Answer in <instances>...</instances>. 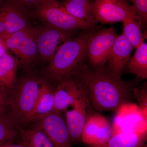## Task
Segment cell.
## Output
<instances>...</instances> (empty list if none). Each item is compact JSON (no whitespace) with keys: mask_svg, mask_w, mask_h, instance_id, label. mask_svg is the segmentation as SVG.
<instances>
[{"mask_svg":"<svg viewBox=\"0 0 147 147\" xmlns=\"http://www.w3.org/2000/svg\"><path fill=\"white\" fill-rule=\"evenodd\" d=\"M83 85L95 111H117L130 102L137 86L136 79L124 81L114 76L106 65L93 68L85 63L74 75Z\"/></svg>","mask_w":147,"mask_h":147,"instance_id":"6da1fadb","label":"cell"},{"mask_svg":"<svg viewBox=\"0 0 147 147\" xmlns=\"http://www.w3.org/2000/svg\"><path fill=\"white\" fill-rule=\"evenodd\" d=\"M86 34L65 40L50 60L47 75L57 84L73 77L87 59Z\"/></svg>","mask_w":147,"mask_h":147,"instance_id":"7a4b0ae2","label":"cell"},{"mask_svg":"<svg viewBox=\"0 0 147 147\" xmlns=\"http://www.w3.org/2000/svg\"><path fill=\"white\" fill-rule=\"evenodd\" d=\"M42 83L34 78L23 79L10 97L9 115L16 124L32 121V115Z\"/></svg>","mask_w":147,"mask_h":147,"instance_id":"3957f363","label":"cell"},{"mask_svg":"<svg viewBox=\"0 0 147 147\" xmlns=\"http://www.w3.org/2000/svg\"><path fill=\"white\" fill-rule=\"evenodd\" d=\"M33 13L49 26L65 32L91 30L95 27L71 16L59 0H45L34 7Z\"/></svg>","mask_w":147,"mask_h":147,"instance_id":"277c9868","label":"cell"},{"mask_svg":"<svg viewBox=\"0 0 147 147\" xmlns=\"http://www.w3.org/2000/svg\"><path fill=\"white\" fill-rule=\"evenodd\" d=\"M117 35L113 28L86 34L87 59L91 67L98 68L106 65Z\"/></svg>","mask_w":147,"mask_h":147,"instance_id":"5b68a950","label":"cell"},{"mask_svg":"<svg viewBox=\"0 0 147 147\" xmlns=\"http://www.w3.org/2000/svg\"><path fill=\"white\" fill-rule=\"evenodd\" d=\"M2 37L6 48L11 50L23 63L30 62L38 55L33 29L28 28Z\"/></svg>","mask_w":147,"mask_h":147,"instance_id":"8992f818","label":"cell"},{"mask_svg":"<svg viewBox=\"0 0 147 147\" xmlns=\"http://www.w3.org/2000/svg\"><path fill=\"white\" fill-rule=\"evenodd\" d=\"M72 109L65 110V120L74 144L81 141L82 132L89 119L95 114L86 92L71 105Z\"/></svg>","mask_w":147,"mask_h":147,"instance_id":"52a82bcc","label":"cell"},{"mask_svg":"<svg viewBox=\"0 0 147 147\" xmlns=\"http://www.w3.org/2000/svg\"><path fill=\"white\" fill-rule=\"evenodd\" d=\"M93 8L96 20L102 24L122 21L128 16L138 17L127 0H94Z\"/></svg>","mask_w":147,"mask_h":147,"instance_id":"ba28073f","label":"cell"},{"mask_svg":"<svg viewBox=\"0 0 147 147\" xmlns=\"http://www.w3.org/2000/svg\"><path fill=\"white\" fill-rule=\"evenodd\" d=\"M38 125L54 147H72L74 144L65 118L60 111L54 110L38 120Z\"/></svg>","mask_w":147,"mask_h":147,"instance_id":"9c48e42d","label":"cell"},{"mask_svg":"<svg viewBox=\"0 0 147 147\" xmlns=\"http://www.w3.org/2000/svg\"><path fill=\"white\" fill-rule=\"evenodd\" d=\"M33 29L38 55L46 60H51L61 43L68 39L69 36L67 32L51 26Z\"/></svg>","mask_w":147,"mask_h":147,"instance_id":"30bf717a","label":"cell"},{"mask_svg":"<svg viewBox=\"0 0 147 147\" xmlns=\"http://www.w3.org/2000/svg\"><path fill=\"white\" fill-rule=\"evenodd\" d=\"M133 49L123 34L118 35L105 65L110 73L118 78L121 77L132 57Z\"/></svg>","mask_w":147,"mask_h":147,"instance_id":"8fae6325","label":"cell"},{"mask_svg":"<svg viewBox=\"0 0 147 147\" xmlns=\"http://www.w3.org/2000/svg\"><path fill=\"white\" fill-rule=\"evenodd\" d=\"M86 92L76 78L70 77L58 84L54 93V110L61 112L71 106Z\"/></svg>","mask_w":147,"mask_h":147,"instance_id":"7c38bea8","label":"cell"},{"mask_svg":"<svg viewBox=\"0 0 147 147\" xmlns=\"http://www.w3.org/2000/svg\"><path fill=\"white\" fill-rule=\"evenodd\" d=\"M111 136V127L108 121L95 113L86 123L81 141L89 146L98 144L105 142Z\"/></svg>","mask_w":147,"mask_h":147,"instance_id":"4fadbf2b","label":"cell"},{"mask_svg":"<svg viewBox=\"0 0 147 147\" xmlns=\"http://www.w3.org/2000/svg\"><path fill=\"white\" fill-rule=\"evenodd\" d=\"M147 140L146 130L124 131L112 135L105 142L88 147H142Z\"/></svg>","mask_w":147,"mask_h":147,"instance_id":"5bb4252c","label":"cell"},{"mask_svg":"<svg viewBox=\"0 0 147 147\" xmlns=\"http://www.w3.org/2000/svg\"><path fill=\"white\" fill-rule=\"evenodd\" d=\"M69 13L80 21L95 26L92 0H59Z\"/></svg>","mask_w":147,"mask_h":147,"instance_id":"9a60e30c","label":"cell"},{"mask_svg":"<svg viewBox=\"0 0 147 147\" xmlns=\"http://www.w3.org/2000/svg\"><path fill=\"white\" fill-rule=\"evenodd\" d=\"M0 13L6 25L5 33L4 35L10 34L30 28L26 17L17 5L16 6L13 4H7L3 6L0 9Z\"/></svg>","mask_w":147,"mask_h":147,"instance_id":"2e32d148","label":"cell"},{"mask_svg":"<svg viewBox=\"0 0 147 147\" xmlns=\"http://www.w3.org/2000/svg\"><path fill=\"white\" fill-rule=\"evenodd\" d=\"M55 91L48 84H42L33 112L32 121L39 120L54 110Z\"/></svg>","mask_w":147,"mask_h":147,"instance_id":"e0dca14e","label":"cell"},{"mask_svg":"<svg viewBox=\"0 0 147 147\" xmlns=\"http://www.w3.org/2000/svg\"><path fill=\"white\" fill-rule=\"evenodd\" d=\"M136 49L125 69L127 73L134 74L139 78L147 79V43L144 41Z\"/></svg>","mask_w":147,"mask_h":147,"instance_id":"ac0fdd59","label":"cell"},{"mask_svg":"<svg viewBox=\"0 0 147 147\" xmlns=\"http://www.w3.org/2000/svg\"><path fill=\"white\" fill-rule=\"evenodd\" d=\"M123 22V33L133 48H137L144 41L141 31V23L137 16H128Z\"/></svg>","mask_w":147,"mask_h":147,"instance_id":"d6986e66","label":"cell"},{"mask_svg":"<svg viewBox=\"0 0 147 147\" xmlns=\"http://www.w3.org/2000/svg\"><path fill=\"white\" fill-rule=\"evenodd\" d=\"M26 147H54L46 134L38 125L27 129H20Z\"/></svg>","mask_w":147,"mask_h":147,"instance_id":"ffe728a7","label":"cell"},{"mask_svg":"<svg viewBox=\"0 0 147 147\" xmlns=\"http://www.w3.org/2000/svg\"><path fill=\"white\" fill-rule=\"evenodd\" d=\"M17 62L13 56L6 53L0 58V83L12 88L15 83Z\"/></svg>","mask_w":147,"mask_h":147,"instance_id":"44dd1931","label":"cell"},{"mask_svg":"<svg viewBox=\"0 0 147 147\" xmlns=\"http://www.w3.org/2000/svg\"><path fill=\"white\" fill-rule=\"evenodd\" d=\"M15 124L5 107L0 108V145L12 142L17 136Z\"/></svg>","mask_w":147,"mask_h":147,"instance_id":"7402d4cb","label":"cell"},{"mask_svg":"<svg viewBox=\"0 0 147 147\" xmlns=\"http://www.w3.org/2000/svg\"><path fill=\"white\" fill-rule=\"evenodd\" d=\"M133 97L135 98L141 106L144 115L147 118V83L141 87H137L133 91Z\"/></svg>","mask_w":147,"mask_h":147,"instance_id":"603a6c76","label":"cell"},{"mask_svg":"<svg viewBox=\"0 0 147 147\" xmlns=\"http://www.w3.org/2000/svg\"><path fill=\"white\" fill-rule=\"evenodd\" d=\"M129 1L133 3V7L142 26L146 25L147 22V0Z\"/></svg>","mask_w":147,"mask_h":147,"instance_id":"cb8c5ba5","label":"cell"},{"mask_svg":"<svg viewBox=\"0 0 147 147\" xmlns=\"http://www.w3.org/2000/svg\"><path fill=\"white\" fill-rule=\"evenodd\" d=\"M7 88L0 83V108L7 106L10 96L7 92Z\"/></svg>","mask_w":147,"mask_h":147,"instance_id":"d4e9b609","label":"cell"},{"mask_svg":"<svg viewBox=\"0 0 147 147\" xmlns=\"http://www.w3.org/2000/svg\"><path fill=\"white\" fill-rule=\"evenodd\" d=\"M45 0H16V4L21 7H34L39 5Z\"/></svg>","mask_w":147,"mask_h":147,"instance_id":"484cf974","label":"cell"},{"mask_svg":"<svg viewBox=\"0 0 147 147\" xmlns=\"http://www.w3.org/2000/svg\"><path fill=\"white\" fill-rule=\"evenodd\" d=\"M6 25L2 16L0 13V35L2 36L5 34Z\"/></svg>","mask_w":147,"mask_h":147,"instance_id":"4316f807","label":"cell"},{"mask_svg":"<svg viewBox=\"0 0 147 147\" xmlns=\"http://www.w3.org/2000/svg\"><path fill=\"white\" fill-rule=\"evenodd\" d=\"M6 49L7 48L3 43L2 40L0 41V58L6 53Z\"/></svg>","mask_w":147,"mask_h":147,"instance_id":"83f0119b","label":"cell"},{"mask_svg":"<svg viewBox=\"0 0 147 147\" xmlns=\"http://www.w3.org/2000/svg\"><path fill=\"white\" fill-rule=\"evenodd\" d=\"M8 147H26V146L24 142H22L19 144H12Z\"/></svg>","mask_w":147,"mask_h":147,"instance_id":"f1b7e54d","label":"cell"},{"mask_svg":"<svg viewBox=\"0 0 147 147\" xmlns=\"http://www.w3.org/2000/svg\"><path fill=\"white\" fill-rule=\"evenodd\" d=\"M12 144H13V143L11 142V143H6V144H3L0 145V147H8Z\"/></svg>","mask_w":147,"mask_h":147,"instance_id":"f546056e","label":"cell"},{"mask_svg":"<svg viewBox=\"0 0 147 147\" xmlns=\"http://www.w3.org/2000/svg\"><path fill=\"white\" fill-rule=\"evenodd\" d=\"M2 40V37L1 35H0V41H1Z\"/></svg>","mask_w":147,"mask_h":147,"instance_id":"4dcf8cb0","label":"cell"},{"mask_svg":"<svg viewBox=\"0 0 147 147\" xmlns=\"http://www.w3.org/2000/svg\"><path fill=\"white\" fill-rule=\"evenodd\" d=\"M142 147H147V144H145L143 145V146H142Z\"/></svg>","mask_w":147,"mask_h":147,"instance_id":"1f68e13d","label":"cell"},{"mask_svg":"<svg viewBox=\"0 0 147 147\" xmlns=\"http://www.w3.org/2000/svg\"><path fill=\"white\" fill-rule=\"evenodd\" d=\"M1 0H0V3H1Z\"/></svg>","mask_w":147,"mask_h":147,"instance_id":"d6a6232c","label":"cell"},{"mask_svg":"<svg viewBox=\"0 0 147 147\" xmlns=\"http://www.w3.org/2000/svg\"><path fill=\"white\" fill-rule=\"evenodd\" d=\"M92 1H93V0H92Z\"/></svg>","mask_w":147,"mask_h":147,"instance_id":"836d02e7","label":"cell"}]
</instances>
